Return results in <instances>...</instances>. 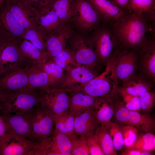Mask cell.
I'll return each instance as SVG.
<instances>
[{
  "label": "cell",
  "mask_w": 155,
  "mask_h": 155,
  "mask_svg": "<svg viewBox=\"0 0 155 155\" xmlns=\"http://www.w3.org/2000/svg\"><path fill=\"white\" fill-rule=\"evenodd\" d=\"M39 146L11 129L0 137V155H38Z\"/></svg>",
  "instance_id": "5b68a950"
},
{
  "label": "cell",
  "mask_w": 155,
  "mask_h": 155,
  "mask_svg": "<svg viewBox=\"0 0 155 155\" xmlns=\"http://www.w3.org/2000/svg\"><path fill=\"white\" fill-rule=\"evenodd\" d=\"M91 155H104L96 135L94 133L85 137Z\"/></svg>",
  "instance_id": "60d3db41"
},
{
  "label": "cell",
  "mask_w": 155,
  "mask_h": 155,
  "mask_svg": "<svg viewBox=\"0 0 155 155\" xmlns=\"http://www.w3.org/2000/svg\"><path fill=\"white\" fill-rule=\"evenodd\" d=\"M123 99L125 107L129 111L139 112L141 109L139 96H135L129 94L123 91L120 87L118 88Z\"/></svg>",
  "instance_id": "74e56055"
},
{
  "label": "cell",
  "mask_w": 155,
  "mask_h": 155,
  "mask_svg": "<svg viewBox=\"0 0 155 155\" xmlns=\"http://www.w3.org/2000/svg\"><path fill=\"white\" fill-rule=\"evenodd\" d=\"M141 109L145 112H149L154 106L155 94L150 91L139 96Z\"/></svg>",
  "instance_id": "b9f144b4"
},
{
  "label": "cell",
  "mask_w": 155,
  "mask_h": 155,
  "mask_svg": "<svg viewBox=\"0 0 155 155\" xmlns=\"http://www.w3.org/2000/svg\"><path fill=\"white\" fill-rule=\"evenodd\" d=\"M11 129L10 128L5 121L1 114H0V137L6 132Z\"/></svg>",
  "instance_id": "ee69618b"
},
{
  "label": "cell",
  "mask_w": 155,
  "mask_h": 155,
  "mask_svg": "<svg viewBox=\"0 0 155 155\" xmlns=\"http://www.w3.org/2000/svg\"><path fill=\"white\" fill-rule=\"evenodd\" d=\"M75 117L68 111L54 115V131L64 134L70 140L77 136L74 129Z\"/></svg>",
  "instance_id": "f1b7e54d"
},
{
  "label": "cell",
  "mask_w": 155,
  "mask_h": 155,
  "mask_svg": "<svg viewBox=\"0 0 155 155\" xmlns=\"http://www.w3.org/2000/svg\"><path fill=\"white\" fill-rule=\"evenodd\" d=\"M22 39L29 40L41 51L46 53L44 34L38 26L26 30Z\"/></svg>",
  "instance_id": "d6a6232c"
},
{
  "label": "cell",
  "mask_w": 155,
  "mask_h": 155,
  "mask_svg": "<svg viewBox=\"0 0 155 155\" xmlns=\"http://www.w3.org/2000/svg\"><path fill=\"white\" fill-rule=\"evenodd\" d=\"M153 87L146 78L135 74L123 84L120 88L125 92L131 96H139L150 91Z\"/></svg>",
  "instance_id": "d4e9b609"
},
{
  "label": "cell",
  "mask_w": 155,
  "mask_h": 155,
  "mask_svg": "<svg viewBox=\"0 0 155 155\" xmlns=\"http://www.w3.org/2000/svg\"><path fill=\"white\" fill-rule=\"evenodd\" d=\"M142 69L148 79L155 80V38H149L137 52Z\"/></svg>",
  "instance_id": "2e32d148"
},
{
  "label": "cell",
  "mask_w": 155,
  "mask_h": 155,
  "mask_svg": "<svg viewBox=\"0 0 155 155\" xmlns=\"http://www.w3.org/2000/svg\"><path fill=\"white\" fill-rule=\"evenodd\" d=\"M113 98H96L94 107L96 119L101 125L109 123L114 114Z\"/></svg>",
  "instance_id": "7402d4cb"
},
{
  "label": "cell",
  "mask_w": 155,
  "mask_h": 155,
  "mask_svg": "<svg viewBox=\"0 0 155 155\" xmlns=\"http://www.w3.org/2000/svg\"><path fill=\"white\" fill-rule=\"evenodd\" d=\"M5 0H0V8L4 5Z\"/></svg>",
  "instance_id": "816d5d0a"
},
{
  "label": "cell",
  "mask_w": 155,
  "mask_h": 155,
  "mask_svg": "<svg viewBox=\"0 0 155 155\" xmlns=\"http://www.w3.org/2000/svg\"><path fill=\"white\" fill-rule=\"evenodd\" d=\"M109 0L115 4L119 8L128 12L127 11L126 9L127 6L128 5L130 0Z\"/></svg>",
  "instance_id": "f6af8a7d"
},
{
  "label": "cell",
  "mask_w": 155,
  "mask_h": 155,
  "mask_svg": "<svg viewBox=\"0 0 155 155\" xmlns=\"http://www.w3.org/2000/svg\"><path fill=\"white\" fill-rule=\"evenodd\" d=\"M74 15L77 25L82 30H94L101 23L97 12L88 0H78Z\"/></svg>",
  "instance_id": "30bf717a"
},
{
  "label": "cell",
  "mask_w": 155,
  "mask_h": 155,
  "mask_svg": "<svg viewBox=\"0 0 155 155\" xmlns=\"http://www.w3.org/2000/svg\"><path fill=\"white\" fill-rule=\"evenodd\" d=\"M38 11L39 26L38 27L44 33V32H53L61 26V21L53 7L51 9L44 7Z\"/></svg>",
  "instance_id": "4316f807"
},
{
  "label": "cell",
  "mask_w": 155,
  "mask_h": 155,
  "mask_svg": "<svg viewBox=\"0 0 155 155\" xmlns=\"http://www.w3.org/2000/svg\"><path fill=\"white\" fill-rule=\"evenodd\" d=\"M4 5L26 30L38 26V11L26 0L11 2Z\"/></svg>",
  "instance_id": "9c48e42d"
},
{
  "label": "cell",
  "mask_w": 155,
  "mask_h": 155,
  "mask_svg": "<svg viewBox=\"0 0 155 155\" xmlns=\"http://www.w3.org/2000/svg\"><path fill=\"white\" fill-rule=\"evenodd\" d=\"M35 120L29 139L40 143L51 136L55 130L54 115L41 102L36 106Z\"/></svg>",
  "instance_id": "8992f818"
},
{
  "label": "cell",
  "mask_w": 155,
  "mask_h": 155,
  "mask_svg": "<svg viewBox=\"0 0 155 155\" xmlns=\"http://www.w3.org/2000/svg\"><path fill=\"white\" fill-rule=\"evenodd\" d=\"M20 0H5L4 4L7 3L11 2L18 1Z\"/></svg>",
  "instance_id": "f907efd6"
},
{
  "label": "cell",
  "mask_w": 155,
  "mask_h": 155,
  "mask_svg": "<svg viewBox=\"0 0 155 155\" xmlns=\"http://www.w3.org/2000/svg\"><path fill=\"white\" fill-rule=\"evenodd\" d=\"M41 94L34 90L11 92L7 103L0 108L1 114L23 113L33 109L41 101Z\"/></svg>",
  "instance_id": "52a82bcc"
},
{
  "label": "cell",
  "mask_w": 155,
  "mask_h": 155,
  "mask_svg": "<svg viewBox=\"0 0 155 155\" xmlns=\"http://www.w3.org/2000/svg\"><path fill=\"white\" fill-rule=\"evenodd\" d=\"M52 59V62L63 69L65 68L69 63L74 64L75 61L73 53L65 49Z\"/></svg>",
  "instance_id": "f35d334b"
},
{
  "label": "cell",
  "mask_w": 155,
  "mask_h": 155,
  "mask_svg": "<svg viewBox=\"0 0 155 155\" xmlns=\"http://www.w3.org/2000/svg\"><path fill=\"white\" fill-rule=\"evenodd\" d=\"M0 24L5 30L13 36L22 38L25 29L4 5L0 8Z\"/></svg>",
  "instance_id": "44dd1931"
},
{
  "label": "cell",
  "mask_w": 155,
  "mask_h": 155,
  "mask_svg": "<svg viewBox=\"0 0 155 155\" xmlns=\"http://www.w3.org/2000/svg\"><path fill=\"white\" fill-rule=\"evenodd\" d=\"M128 149H134L141 151H150L155 149V136L151 132L137 136L133 144Z\"/></svg>",
  "instance_id": "1f68e13d"
},
{
  "label": "cell",
  "mask_w": 155,
  "mask_h": 155,
  "mask_svg": "<svg viewBox=\"0 0 155 155\" xmlns=\"http://www.w3.org/2000/svg\"><path fill=\"white\" fill-rule=\"evenodd\" d=\"M43 91L46 93L41 94L40 102L54 115L68 111L69 97L65 91L55 89Z\"/></svg>",
  "instance_id": "7c38bea8"
},
{
  "label": "cell",
  "mask_w": 155,
  "mask_h": 155,
  "mask_svg": "<svg viewBox=\"0 0 155 155\" xmlns=\"http://www.w3.org/2000/svg\"><path fill=\"white\" fill-rule=\"evenodd\" d=\"M94 68L78 67L73 68L68 67L67 72L61 86L69 87L74 84H85L96 76Z\"/></svg>",
  "instance_id": "ffe728a7"
},
{
  "label": "cell",
  "mask_w": 155,
  "mask_h": 155,
  "mask_svg": "<svg viewBox=\"0 0 155 155\" xmlns=\"http://www.w3.org/2000/svg\"><path fill=\"white\" fill-rule=\"evenodd\" d=\"M1 57L0 55V68L1 65Z\"/></svg>",
  "instance_id": "f5cc1de1"
},
{
  "label": "cell",
  "mask_w": 155,
  "mask_h": 155,
  "mask_svg": "<svg viewBox=\"0 0 155 155\" xmlns=\"http://www.w3.org/2000/svg\"><path fill=\"white\" fill-rule=\"evenodd\" d=\"M49 78L47 74L42 67L33 65L28 67V85L23 91L30 92L38 88L47 89Z\"/></svg>",
  "instance_id": "484cf974"
},
{
  "label": "cell",
  "mask_w": 155,
  "mask_h": 155,
  "mask_svg": "<svg viewBox=\"0 0 155 155\" xmlns=\"http://www.w3.org/2000/svg\"><path fill=\"white\" fill-rule=\"evenodd\" d=\"M52 7L61 22L68 20L74 15L69 0H57Z\"/></svg>",
  "instance_id": "836d02e7"
},
{
  "label": "cell",
  "mask_w": 155,
  "mask_h": 155,
  "mask_svg": "<svg viewBox=\"0 0 155 155\" xmlns=\"http://www.w3.org/2000/svg\"><path fill=\"white\" fill-rule=\"evenodd\" d=\"M94 134L98 138L105 155H117L112 139L104 126L101 125L100 127H98Z\"/></svg>",
  "instance_id": "4dcf8cb0"
},
{
  "label": "cell",
  "mask_w": 155,
  "mask_h": 155,
  "mask_svg": "<svg viewBox=\"0 0 155 155\" xmlns=\"http://www.w3.org/2000/svg\"><path fill=\"white\" fill-rule=\"evenodd\" d=\"M0 24V75L9 71L25 61L20 48L21 41Z\"/></svg>",
  "instance_id": "3957f363"
},
{
  "label": "cell",
  "mask_w": 155,
  "mask_h": 155,
  "mask_svg": "<svg viewBox=\"0 0 155 155\" xmlns=\"http://www.w3.org/2000/svg\"><path fill=\"white\" fill-rule=\"evenodd\" d=\"M20 48L25 60L33 63L34 65L41 67L47 58L46 53L41 51L30 41L24 39L21 41Z\"/></svg>",
  "instance_id": "83f0119b"
},
{
  "label": "cell",
  "mask_w": 155,
  "mask_h": 155,
  "mask_svg": "<svg viewBox=\"0 0 155 155\" xmlns=\"http://www.w3.org/2000/svg\"><path fill=\"white\" fill-rule=\"evenodd\" d=\"M90 40L98 61L107 64L119 50L116 40L109 27L102 24L94 30Z\"/></svg>",
  "instance_id": "277c9868"
},
{
  "label": "cell",
  "mask_w": 155,
  "mask_h": 155,
  "mask_svg": "<svg viewBox=\"0 0 155 155\" xmlns=\"http://www.w3.org/2000/svg\"><path fill=\"white\" fill-rule=\"evenodd\" d=\"M42 67L48 74V86H54L63 77V69L53 62L44 63Z\"/></svg>",
  "instance_id": "e575fe53"
},
{
  "label": "cell",
  "mask_w": 155,
  "mask_h": 155,
  "mask_svg": "<svg viewBox=\"0 0 155 155\" xmlns=\"http://www.w3.org/2000/svg\"><path fill=\"white\" fill-rule=\"evenodd\" d=\"M104 126L112 139L115 150H121L124 146V141L122 133L119 125L110 122Z\"/></svg>",
  "instance_id": "d590c367"
},
{
  "label": "cell",
  "mask_w": 155,
  "mask_h": 155,
  "mask_svg": "<svg viewBox=\"0 0 155 155\" xmlns=\"http://www.w3.org/2000/svg\"><path fill=\"white\" fill-rule=\"evenodd\" d=\"M99 124L93 108L88 109L75 117L74 129L77 136L85 137L94 133Z\"/></svg>",
  "instance_id": "d6986e66"
},
{
  "label": "cell",
  "mask_w": 155,
  "mask_h": 155,
  "mask_svg": "<svg viewBox=\"0 0 155 155\" xmlns=\"http://www.w3.org/2000/svg\"><path fill=\"white\" fill-rule=\"evenodd\" d=\"M72 33L70 28L66 26H61L51 33L45 42L47 58L52 59L64 49Z\"/></svg>",
  "instance_id": "9a60e30c"
},
{
  "label": "cell",
  "mask_w": 155,
  "mask_h": 155,
  "mask_svg": "<svg viewBox=\"0 0 155 155\" xmlns=\"http://www.w3.org/2000/svg\"><path fill=\"white\" fill-rule=\"evenodd\" d=\"M122 103H121V106L116 113L115 117L119 122L127 124L129 111L124 106H122Z\"/></svg>",
  "instance_id": "7bdbcfd3"
},
{
  "label": "cell",
  "mask_w": 155,
  "mask_h": 155,
  "mask_svg": "<svg viewBox=\"0 0 155 155\" xmlns=\"http://www.w3.org/2000/svg\"><path fill=\"white\" fill-rule=\"evenodd\" d=\"M121 50L132 49L137 51L149 38V25L141 14L129 13L107 25Z\"/></svg>",
  "instance_id": "6da1fadb"
},
{
  "label": "cell",
  "mask_w": 155,
  "mask_h": 155,
  "mask_svg": "<svg viewBox=\"0 0 155 155\" xmlns=\"http://www.w3.org/2000/svg\"><path fill=\"white\" fill-rule=\"evenodd\" d=\"M74 52L73 53L75 61L88 67L95 68L98 61L92 42L78 37L74 42Z\"/></svg>",
  "instance_id": "e0dca14e"
},
{
  "label": "cell",
  "mask_w": 155,
  "mask_h": 155,
  "mask_svg": "<svg viewBox=\"0 0 155 155\" xmlns=\"http://www.w3.org/2000/svg\"><path fill=\"white\" fill-rule=\"evenodd\" d=\"M28 3L35 7L37 6H46L48 4L49 0H26Z\"/></svg>",
  "instance_id": "7dc6e473"
},
{
  "label": "cell",
  "mask_w": 155,
  "mask_h": 155,
  "mask_svg": "<svg viewBox=\"0 0 155 155\" xmlns=\"http://www.w3.org/2000/svg\"><path fill=\"white\" fill-rule=\"evenodd\" d=\"M117 79L111 59L105 71L85 84L80 92L94 98H113L118 92Z\"/></svg>",
  "instance_id": "7a4b0ae2"
},
{
  "label": "cell",
  "mask_w": 155,
  "mask_h": 155,
  "mask_svg": "<svg viewBox=\"0 0 155 155\" xmlns=\"http://www.w3.org/2000/svg\"><path fill=\"white\" fill-rule=\"evenodd\" d=\"M127 124L132 125L138 131L146 133L150 132L154 129L155 121L149 115L129 111Z\"/></svg>",
  "instance_id": "f546056e"
},
{
  "label": "cell",
  "mask_w": 155,
  "mask_h": 155,
  "mask_svg": "<svg viewBox=\"0 0 155 155\" xmlns=\"http://www.w3.org/2000/svg\"><path fill=\"white\" fill-rule=\"evenodd\" d=\"M11 92H7L0 89V107L5 104L7 102Z\"/></svg>",
  "instance_id": "bcb514c9"
},
{
  "label": "cell",
  "mask_w": 155,
  "mask_h": 155,
  "mask_svg": "<svg viewBox=\"0 0 155 155\" xmlns=\"http://www.w3.org/2000/svg\"><path fill=\"white\" fill-rule=\"evenodd\" d=\"M151 154L150 151H142L141 154V155H151Z\"/></svg>",
  "instance_id": "681fc988"
},
{
  "label": "cell",
  "mask_w": 155,
  "mask_h": 155,
  "mask_svg": "<svg viewBox=\"0 0 155 155\" xmlns=\"http://www.w3.org/2000/svg\"><path fill=\"white\" fill-rule=\"evenodd\" d=\"M28 67L5 73L0 78V89L7 92H22L27 87Z\"/></svg>",
  "instance_id": "4fadbf2b"
},
{
  "label": "cell",
  "mask_w": 155,
  "mask_h": 155,
  "mask_svg": "<svg viewBox=\"0 0 155 155\" xmlns=\"http://www.w3.org/2000/svg\"><path fill=\"white\" fill-rule=\"evenodd\" d=\"M138 55L135 50H119L112 58V63L116 75L125 83L135 74Z\"/></svg>",
  "instance_id": "ba28073f"
},
{
  "label": "cell",
  "mask_w": 155,
  "mask_h": 155,
  "mask_svg": "<svg viewBox=\"0 0 155 155\" xmlns=\"http://www.w3.org/2000/svg\"><path fill=\"white\" fill-rule=\"evenodd\" d=\"M124 141V145L129 147L135 141L138 133V130L134 126L129 125L123 127L121 130Z\"/></svg>",
  "instance_id": "ab89813d"
},
{
  "label": "cell",
  "mask_w": 155,
  "mask_h": 155,
  "mask_svg": "<svg viewBox=\"0 0 155 155\" xmlns=\"http://www.w3.org/2000/svg\"><path fill=\"white\" fill-rule=\"evenodd\" d=\"M98 14L102 24L108 25L129 13L109 0H88Z\"/></svg>",
  "instance_id": "5bb4252c"
},
{
  "label": "cell",
  "mask_w": 155,
  "mask_h": 155,
  "mask_svg": "<svg viewBox=\"0 0 155 155\" xmlns=\"http://www.w3.org/2000/svg\"><path fill=\"white\" fill-rule=\"evenodd\" d=\"M71 140V155H90L85 137L77 136Z\"/></svg>",
  "instance_id": "8d00e7d4"
},
{
  "label": "cell",
  "mask_w": 155,
  "mask_h": 155,
  "mask_svg": "<svg viewBox=\"0 0 155 155\" xmlns=\"http://www.w3.org/2000/svg\"><path fill=\"white\" fill-rule=\"evenodd\" d=\"M96 98L78 92L69 97L68 112L75 117L85 111L93 108Z\"/></svg>",
  "instance_id": "603a6c76"
},
{
  "label": "cell",
  "mask_w": 155,
  "mask_h": 155,
  "mask_svg": "<svg viewBox=\"0 0 155 155\" xmlns=\"http://www.w3.org/2000/svg\"><path fill=\"white\" fill-rule=\"evenodd\" d=\"M36 108L18 114H1L11 129L16 133L29 139L34 124Z\"/></svg>",
  "instance_id": "8fae6325"
},
{
  "label": "cell",
  "mask_w": 155,
  "mask_h": 155,
  "mask_svg": "<svg viewBox=\"0 0 155 155\" xmlns=\"http://www.w3.org/2000/svg\"><path fill=\"white\" fill-rule=\"evenodd\" d=\"M46 155H71L70 139L63 133L55 131L52 135L44 141Z\"/></svg>",
  "instance_id": "ac0fdd59"
},
{
  "label": "cell",
  "mask_w": 155,
  "mask_h": 155,
  "mask_svg": "<svg viewBox=\"0 0 155 155\" xmlns=\"http://www.w3.org/2000/svg\"><path fill=\"white\" fill-rule=\"evenodd\" d=\"M126 10L142 15L147 22H155V0H130Z\"/></svg>",
  "instance_id": "cb8c5ba5"
},
{
  "label": "cell",
  "mask_w": 155,
  "mask_h": 155,
  "mask_svg": "<svg viewBox=\"0 0 155 155\" xmlns=\"http://www.w3.org/2000/svg\"><path fill=\"white\" fill-rule=\"evenodd\" d=\"M142 151L134 149H128L127 151L122 153L123 155H141Z\"/></svg>",
  "instance_id": "c3c4849f"
}]
</instances>
